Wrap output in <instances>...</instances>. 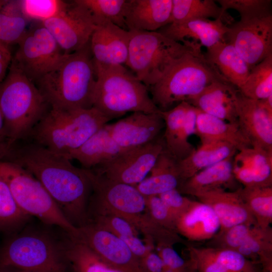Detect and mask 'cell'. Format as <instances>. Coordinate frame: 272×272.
<instances>
[{
	"label": "cell",
	"mask_w": 272,
	"mask_h": 272,
	"mask_svg": "<svg viewBox=\"0 0 272 272\" xmlns=\"http://www.w3.org/2000/svg\"><path fill=\"white\" fill-rule=\"evenodd\" d=\"M87 9L95 24L108 20L115 25L127 30L124 15L127 0H75Z\"/></svg>",
	"instance_id": "38"
},
{
	"label": "cell",
	"mask_w": 272,
	"mask_h": 272,
	"mask_svg": "<svg viewBox=\"0 0 272 272\" xmlns=\"http://www.w3.org/2000/svg\"><path fill=\"white\" fill-rule=\"evenodd\" d=\"M0 177L25 214L37 218L45 225L57 226L71 236L77 234V228L66 219L41 183L30 173L14 163L0 160Z\"/></svg>",
	"instance_id": "9"
},
{
	"label": "cell",
	"mask_w": 272,
	"mask_h": 272,
	"mask_svg": "<svg viewBox=\"0 0 272 272\" xmlns=\"http://www.w3.org/2000/svg\"><path fill=\"white\" fill-rule=\"evenodd\" d=\"M205 56L228 83L238 90L249 75L250 69L246 62L227 42H219L207 48Z\"/></svg>",
	"instance_id": "26"
},
{
	"label": "cell",
	"mask_w": 272,
	"mask_h": 272,
	"mask_svg": "<svg viewBox=\"0 0 272 272\" xmlns=\"http://www.w3.org/2000/svg\"><path fill=\"white\" fill-rule=\"evenodd\" d=\"M41 24L65 54L77 51L87 45L96 27L89 11L75 0L69 3L58 15Z\"/></svg>",
	"instance_id": "14"
},
{
	"label": "cell",
	"mask_w": 272,
	"mask_h": 272,
	"mask_svg": "<svg viewBox=\"0 0 272 272\" xmlns=\"http://www.w3.org/2000/svg\"><path fill=\"white\" fill-rule=\"evenodd\" d=\"M187 250L191 259L198 264L202 272H227L216 260L212 249L189 245Z\"/></svg>",
	"instance_id": "46"
},
{
	"label": "cell",
	"mask_w": 272,
	"mask_h": 272,
	"mask_svg": "<svg viewBox=\"0 0 272 272\" xmlns=\"http://www.w3.org/2000/svg\"><path fill=\"white\" fill-rule=\"evenodd\" d=\"M158 254L165 265L176 272H188L187 263L172 245L157 246Z\"/></svg>",
	"instance_id": "48"
},
{
	"label": "cell",
	"mask_w": 272,
	"mask_h": 272,
	"mask_svg": "<svg viewBox=\"0 0 272 272\" xmlns=\"http://www.w3.org/2000/svg\"><path fill=\"white\" fill-rule=\"evenodd\" d=\"M233 173L244 187H268L272 184V153L250 147L235 155Z\"/></svg>",
	"instance_id": "22"
},
{
	"label": "cell",
	"mask_w": 272,
	"mask_h": 272,
	"mask_svg": "<svg viewBox=\"0 0 272 272\" xmlns=\"http://www.w3.org/2000/svg\"><path fill=\"white\" fill-rule=\"evenodd\" d=\"M94 63L96 81L92 107L110 120L129 112L161 111L150 96L149 88L126 67Z\"/></svg>",
	"instance_id": "4"
},
{
	"label": "cell",
	"mask_w": 272,
	"mask_h": 272,
	"mask_svg": "<svg viewBox=\"0 0 272 272\" xmlns=\"http://www.w3.org/2000/svg\"><path fill=\"white\" fill-rule=\"evenodd\" d=\"M221 19L231 25L234 18L214 0H172L171 23L196 19Z\"/></svg>",
	"instance_id": "32"
},
{
	"label": "cell",
	"mask_w": 272,
	"mask_h": 272,
	"mask_svg": "<svg viewBox=\"0 0 272 272\" xmlns=\"http://www.w3.org/2000/svg\"><path fill=\"white\" fill-rule=\"evenodd\" d=\"M0 43H2L1 42H0Z\"/></svg>",
	"instance_id": "55"
},
{
	"label": "cell",
	"mask_w": 272,
	"mask_h": 272,
	"mask_svg": "<svg viewBox=\"0 0 272 272\" xmlns=\"http://www.w3.org/2000/svg\"><path fill=\"white\" fill-rule=\"evenodd\" d=\"M9 148L8 147L4 146L0 147V160H2L4 158Z\"/></svg>",
	"instance_id": "53"
},
{
	"label": "cell",
	"mask_w": 272,
	"mask_h": 272,
	"mask_svg": "<svg viewBox=\"0 0 272 272\" xmlns=\"http://www.w3.org/2000/svg\"><path fill=\"white\" fill-rule=\"evenodd\" d=\"M233 158L229 157L198 172L182 182L177 189L181 194L195 196L231 185L236 180L233 173Z\"/></svg>",
	"instance_id": "29"
},
{
	"label": "cell",
	"mask_w": 272,
	"mask_h": 272,
	"mask_svg": "<svg viewBox=\"0 0 272 272\" xmlns=\"http://www.w3.org/2000/svg\"><path fill=\"white\" fill-rule=\"evenodd\" d=\"M77 229L72 237L86 244L121 272H144L140 258L115 235L90 222Z\"/></svg>",
	"instance_id": "15"
},
{
	"label": "cell",
	"mask_w": 272,
	"mask_h": 272,
	"mask_svg": "<svg viewBox=\"0 0 272 272\" xmlns=\"http://www.w3.org/2000/svg\"><path fill=\"white\" fill-rule=\"evenodd\" d=\"M239 90L244 96L254 100L264 99L272 95V55L250 70Z\"/></svg>",
	"instance_id": "36"
},
{
	"label": "cell",
	"mask_w": 272,
	"mask_h": 272,
	"mask_svg": "<svg viewBox=\"0 0 272 272\" xmlns=\"http://www.w3.org/2000/svg\"><path fill=\"white\" fill-rule=\"evenodd\" d=\"M144 272H163L165 264L161 257L152 250L140 258Z\"/></svg>",
	"instance_id": "49"
},
{
	"label": "cell",
	"mask_w": 272,
	"mask_h": 272,
	"mask_svg": "<svg viewBox=\"0 0 272 272\" xmlns=\"http://www.w3.org/2000/svg\"><path fill=\"white\" fill-rule=\"evenodd\" d=\"M4 159L34 176L73 225L78 228L87 222L92 188L85 169L33 142L13 145Z\"/></svg>",
	"instance_id": "1"
},
{
	"label": "cell",
	"mask_w": 272,
	"mask_h": 272,
	"mask_svg": "<svg viewBox=\"0 0 272 272\" xmlns=\"http://www.w3.org/2000/svg\"><path fill=\"white\" fill-rule=\"evenodd\" d=\"M129 31L125 65L148 88L158 82L176 60L200 45L193 42L184 44L157 31Z\"/></svg>",
	"instance_id": "8"
},
{
	"label": "cell",
	"mask_w": 272,
	"mask_h": 272,
	"mask_svg": "<svg viewBox=\"0 0 272 272\" xmlns=\"http://www.w3.org/2000/svg\"><path fill=\"white\" fill-rule=\"evenodd\" d=\"M195 197L213 210L219 221V232L241 224L257 225L241 197L239 188L234 191L216 189L197 194Z\"/></svg>",
	"instance_id": "21"
},
{
	"label": "cell",
	"mask_w": 272,
	"mask_h": 272,
	"mask_svg": "<svg viewBox=\"0 0 272 272\" xmlns=\"http://www.w3.org/2000/svg\"><path fill=\"white\" fill-rule=\"evenodd\" d=\"M216 81L228 82L198 45L176 60L149 90L154 104L165 111L176 103L188 102Z\"/></svg>",
	"instance_id": "6"
},
{
	"label": "cell",
	"mask_w": 272,
	"mask_h": 272,
	"mask_svg": "<svg viewBox=\"0 0 272 272\" xmlns=\"http://www.w3.org/2000/svg\"><path fill=\"white\" fill-rule=\"evenodd\" d=\"M219 220L209 206L193 200L188 210L177 220L176 232L189 241L212 239L219 231Z\"/></svg>",
	"instance_id": "25"
},
{
	"label": "cell",
	"mask_w": 272,
	"mask_h": 272,
	"mask_svg": "<svg viewBox=\"0 0 272 272\" xmlns=\"http://www.w3.org/2000/svg\"><path fill=\"white\" fill-rule=\"evenodd\" d=\"M8 0H0V10L7 3Z\"/></svg>",
	"instance_id": "54"
},
{
	"label": "cell",
	"mask_w": 272,
	"mask_h": 272,
	"mask_svg": "<svg viewBox=\"0 0 272 272\" xmlns=\"http://www.w3.org/2000/svg\"><path fill=\"white\" fill-rule=\"evenodd\" d=\"M195 134L201 142L222 141L233 145L237 152L251 147L238 123H231L197 108Z\"/></svg>",
	"instance_id": "27"
},
{
	"label": "cell",
	"mask_w": 272,
	"mask_h": 272,
	"mask_svg": "<svg viewBox=\"0 0 272 272\" xmlns=\"http://www.w3.org/2000/svg\"><path fill=\"white\" fill-rule=\"evenodd\" d=\"M165 148L163 141H154L126 149L111 160L90 170L111 180L135 186L150 173Z\"/></svg>",
	"instance_id": "12"
},
{
	"label": "cell",
	"mask_w": 272,
	"mask_h": 272,
	"mask_svg": "<svg viewBox=\"0 0 272 272\" xmlns=\"http://www.w3.org/2000/svg\"><path fill=\"white\" fill-rule=\"evenodd\" d=\"M126 149L115 142L105 124L80 147L72 152L67 158L76 160L83 169H92Z\"/></svg>",
	"instance_id": "30"
},
{
	"label": "cell",
	"mask_w": 272,
	"mask_h": 272,
	"mask_svg": "<svg viewBox=\"0 0 272 272\" xmlns=\"http://www.w3.org/2000/svg\"><path fill=\"white\" fill-rule=\"evenodd\" d=\"M151 175L135 187L144 196L158 195L181 183L178 161L165 148L151 169Z\"/></svg>",
	"instance_id": "28"
},
{
	"label": "cell",
	"mask_w": 272,
	"mask_h": 272,
	"mask_svg": "<svg viewBox=\"0 0 272 272\" xmlns=\"http://www.w3.org/2000/svg\"><path fill=\"white\" fill-rule=\"evenodd\" d=\"M50 109L35 84L11 62L0 84V111L9 144L29 137Z\"/></svg>",
	"instance_id": "5"
},
{
	"label": "cell",
	"mask_w": 272,
	"mask_h": 272,
	"mask_svg": "<svg viewBox=\"0 0 272 272\" xmlns=\"http://www.w3.org/2000/svg\"><path fill=\"white\" fill-rule=\"evenodd\" d=\"M178 219L191 205L192 200L184 196L177 189H173L158 195Z\"/></svg>",
	"instance_id": "47"
},
{
	"label": "cell",
	"mask_w": 272,
	"mask_h": 272,
	"mask_svg": "<svg viewBox=\"0 0 272 272\" xmlns=\"http://www.w3.org/2000/svg\"><path fill=\"white\" fill-rule=\"evenodd\" d=\"M237 152L233 145L226 142H201L197 149H195L186 158L178 161L181 183L198 172L234 156Z\"/></svg>",
	"instance_id": "31"
},
{
	"label": "cell",
	"mask_w": 272,
	"mask_h": 272,
	"mask_svg": "<svg viewBox=\"0 0 272 272\" xmlns=\"http://www.w3.org/2000/svg\"><path fill=\"white\" fill-rule=\"evenodd\" d=\"M0 272H26L19 269L8 266H0Z\"/></svg>",
	"instance_id": "52"
},
{
	"label": "cell",
	"mask_w": 272,
	"mask_h": 272,
	"mask_svg": "<svg viewBox=\"0 0 272 272\" xmlns=\"http://www.w3.org/2000/svg\"><path fill=\"white\" fill-rule=\"evenodd\" d=\"M145 197L147 211L151 217L162 227L176 232L177 219L162 199L158 195Z\"/></svg>",
	"instance_id": "44"
},
{
	"label": "cell",
	"mask_w": 272,
	"mask_h": 272,
	"mask_svg": "<svg viewBox=\"0 0 272 272\" xmlns=\"http://www.w3.org/2000/svg\"><path fill=\"white\" fill-rule=\"evenodd\" d=\"M228 30V26L221 19H196L170 23L157 32L183 44L193 42L208 48L219 42H226Z\"/></svg>",
	"instance_id": "20"
},
{
	"label": "cell",
	"mask_w": 272,
	"mask_h": 272,
	"mask_svg": "<svg viewBox=\"0 0 272 272\" xmlns=\"http://www.w3.org/2000/svg\"><path fill=\"white\" fill-rule=\"evenodd\" d=\"M225 40L235 48L250 71L272 55V14L234 22L228 26Z\"/></svg>",
	"instance_id": "13"
},
{
	"label": "cell",
	"mask_w": 272,
	"mask_h": 272,
	"mask_svg": "<svg viewBox=\"0 0 272 272\" xmlns=\"http://www.w3.org/2000/svg\"><path fill=\"white\" fill-rule=\"evenodd\" d=\"M66 256L74 272H121L86 244L69 234Z\"/></svg>",
	"instance_id": "33"
},
{
	"label": "cell",
	"mask_w": 272,
	"mask_h": 272,
	"mask_svg": "<svg viewBox=\"0 0 272 272\" xmlns=\"http://www.w3.org/2000/svg\"><path fill=\"white\" fill-rule=\"evenodd\" d=\"M67 237L61 240L47 229L26 225L0 247V266L26 272H66Z\"/></svg>",
	"instance_id": "3"
},
{
	"label": "cell",
	"mask_w": 272,
	"mask_h": 272,
	"mask_svg": "<svg viewBox=\"0 0 272 272\" xmlns=\"http://www.w3.org/2000/svg\"><path fill=\"white\" fill-rule=\"evenodd\" d=\"M8 47L0 43V84L5 79L12 60Z\"/></svg>",
	"instance_id": "50"
},
{
	"label": "cell",
	"mask_w": 272,
	"mask_h": 272,
	"mask_svg": "<svg viewBox=\"0 0 272 272\" xmlns=\"http://www.w3.org/2000/svg\"><path fill=\"white\" fill-rule=\"evenodd\" d=\"M216 2L225 11H237L240 20H248L272 14L271 0H218Z\"/></svg>",
	"instance_id": "42"
},
{
	"label": "cell",
	"mask_w": 272,
	"mask_h": 272,
	"mask_svg": "<svg viewBox=\"0 0 272 272\" xmlns=\"http://www.w3.org/2000/svg\"><path fill=\"white\" fill-rule=\"evenodd\" d=\"M88 222L97 225L121 240L131 236H138L139 233L123 218L108 212L99 211L89 214Z\"/></svg>",
	"instance_id": "41"
},
{
	"label": "cell",
	"mask_w": 272,
	"mask_h": 272,
	"mask_svg": "<svg viewBox=\"0 0 272 272\" xmlns=\"http://www.w3.org/2000/svg\"><path fill=\"white\" fill-rule=\"evenodd\" d=\"M257 225L241 224L218 233L211 239L210 247L236 250L252 233Z\"/></svg>",
	"instance_id": "43"
},
{
	"label": "cell",
	"mask_w": 272,
	"mask_h": 272,
	"mask_svg": "<svg viewBox=\"0 0 272 272\" xmlns=\"http://www.w3.org/2000/svg\"><path fill=\"white\" fill-rule=\"evenodd\" d=\"M110 119L96 108H50L32 130L33 142L67 158Z\"/></svg>",
	"instance_id": "7"
},
{
	"label": "cell",
	"mask_w": 272,
	"mask_h": 272,
	"mask_svg": "<svg viewBox=\"0 0 272 272\" xmlns=\"http://www.w3.org/2000/svg\"><path fill=\"white\" fill-rule=\"evenodd\" d=\"M236 107L238 123L251 147L272 153V95L254 100L239 92Z\"/></svg>",
	"instance_id": "16"
},
{
	"label": "cell",
	"mask_w": 272,
	"mask_h": 272,
	"mask_svg": "<svg viewBox=\"0 0 272 272\" xmlns=\"http://www.w3.org/2000/svg\"><path fill=\"white\" fill-rule=\"evenodd\" d=\"M96 81L89 41L81 49L67 54L56 68L34 83L50 108L71 110L92 107Z\"/></svg>",
	"instance_id": "2"
},
{
	"label": "cell",
	"mask_w": 272,
	"mask_h": 272,
	"mask_svg": "<svg viewBox=\"0 0 272 272\" xmlns=\"http://www.w3.org/2000/svg\"><path fill=\"white\" fill-rule=\"evenodd\" d=\"M30 218L19 208L8 185L0 177V231L16 232L25 226Z\"/></svg>",
	"instance_id": "37"
},
{
	"label": "cell",
	"mask_w": 272,
	"mask_h": 272,
	"mask_svg": "<svg viewBox=\"0 0 272 272\" xmlns=\"http://www.w3.org/2000/svg\"><path fill=\"white\" fill-rule=\"evenodd\" d=\"M241 198L257 225L265 228L272 223V187H244L239 188Z\"/></svg>",
	"instance_id": "35"
},
{
	"label": "cell",
	"mask_w": 272,
	"mask_h": 272,
	"mask_svg": "<svg viewBox=\"0 0 272 272\" xmlns=\"http://www.w3.org/2000/svg\"><path fill=\"white\" fill-rule=\"evenodd\" d=\"M9 144V142L6 136L3 118L0 111V147Z\"/></svg>",
	"instance_id": "51"
},
{
	"label": "cell",
	"mask_w": 272,
	"mask_h": 272,
	"mask_svg": "<svg viewBox=\"0 0 272 272\" xmlns=\"http://www.w3.org/2000/svg\"><path fill=\"white\" fill-rule=\"evenodd\" d=\"M105 126L119 146L130 149L155 141L165 127V122L160 112H134L114 123H107Z\"/></svg>",
	"instance_id": "18"
},
{
	"label": "cell",
	"mask_w": 272,
	"mask_h": 272,
	"mask_svg": "<svg viewBox=\"0 0 272 272\" xmlns=\"http://www.w3.org/2000/svg\"><path fill=\"white\" fill-rule=\"evenodd\" d=\"M130 31L109 21H101L90 40L93 60L103 65H125L128 54Z\"/></svg>",
	"instance_id": "19"
},
{
	"label": "cell",
	"mask_w": 272,
	"mask_h": 272,
	"mask_svg": "<svg viewBox=\"0 0 272 272\" xmlns=\"http://www.w3.org/2000/svg\"><path fill=\"white\" fill-rule=\"evenodd\" d=\"M246 258L259 257L270 260L272 253V229L256 225L252 233L242 244L235 250Z\"/></svg>",
	"instance_id": "39"
},
{
	"label": "cell",
	"mask_w": 272,
	"mask_h": 272,
	"mask_svg": "<svg viewBox=\"0 0 272 272\" xmlns=\"http://www.w3.org/2000/svg\"><path fill=\"white\" fill-rule=\"evenodd\" d=\"M28 22L19 0H8L0 10V42L7 47L18 44L27 31Z\"/></svg>",
	"instance_id": "34"
},
{
	"label": "cell",
	"mask_w": 272,
	"mask_h": 272,
	"mask_svg": "<svg viewBox=\"0 0 272 272\" xmlns=\"http://www.w3.org/2000/svg\"><path fill=\"white\" fill-rule=\"evenodd\" d=\"M160 114L166 128L164 135L165 148L180 161L195 149L188 139L195 134L197 108L183 101L169 110H161Z\"/></svg>",
	"instance_id": "17"
},
{
	"label": "cell",
	"mask_w": 272,
	"mask_h": 272,
	"mask_svg": "<svg viewBox=\"0 0 272 272\" xmlns=\"http://www.w3.org/2000/svg\"><path fill=\"white\" fill-rule=\"evenodd\" d=\"M239 90L225 81H216L189 101L202 112L231 123H238L236 101Z\"/></svg>",
	"instance_id": "24"
},
{
	"label": "cell",
	"mask_w": 272,
	"mask_h": 272,
	"mask_svg": "<svg viewBox=\"0 0 272 272\" xmlns=\"http://www.w3.org/2000/svg\"><path fill=\"white\" fill-rule=\"evenodd\" d=\"M216 260L227 272H254L248 258L230 249L212 248Z\"/></svg>",
	"instance_id": "45"
},
{
	"label": "cell",
	"mask_w": 272,
	"mask_h": 272,
	"mask_svg": "<svg viewBox=\"0 0 272 272\" xmlns=\"http://www.w3.org/2000/svg\"><path fill=\"white\" fill-rule=\"evenodd\" d=\"M172 0H127L128 30L154 32L171 23Z\"/></svg>",
	"instance_id": "23"
},
{
	"label": "cell",
	"mask_w": 272,
	"mask_h": 272,
	"mask_svg": "<svg viewBox=\"0 0 272 272\" xmlns=\"http://www.w3.org/2000/svg\"><path fill=\"white\" fill-rule=\"evenodd\" d=\"M18 44L12 62L33 83L56 68L67 55L41 24L27 30Z\"/></svg>",
	"instance_id": "11"
},
{
	"label": "cell",
	"mask_w": 272,
	"mask_h": 272,
	"mask_svg": "<svg viewBox=\"0 0 272 272\" xmlns=\"http://www.w3.org/2000/svg\"><path fill=\"white\" fill-rule=\"evenodd\" d=\"M85 170L92 188L88 215L95 212H110L123 218L136 229L147 211L145 196L134 186Z\"/></svg>",
	"instance_id": "10"
},
{
	"label": "cell",
	"mask_w": 272,
	"mask_h": 272,
	"mask_svg": "<svg viewBox=\"0 0 272 272\" xmlns=\"http://www.w3.org/2000/svg\"><path fill=\"white\" fill-rule=\"evenodd\" d=\"M21 10L28 21L42 23L60 14L69 3L61 0H19Z\"/></svg>",
	"instance_id": "40"
}]
</instances>
